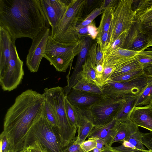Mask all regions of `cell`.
Returning a JSON list of instances; mask_svg holds the SVG:
<instances>
[{
  "label": "cell",
  "mask_w": 152,
  "mask_h": 152,
  "mask_svg": "<svg viewBox=\"0 0 152 152\" xmlns=\"http://www.w3.org/2000/svg\"><path fill=\"white\" fill-rule=\"evenodd\" d=\"M45 97L43 94L27 89L16 98L5 115L3 132L9 145L10 152H18L25 148L28 131L42 115Z\"/></svg>",
  "instance_id": "obj_1"
},
{
  "label": "cell",
  "mask_w": 152,
  "mask_h": 152,
  "mask_svg": "<svg viewBox=\"0 0 152 152\" xmlns=\"http://www.w3.org/2000/svg\"><path fill=\"white\" fill-rule=\"evenodd\" d=\"M50 26L40 0H0V27L12 38L32 39Z\"/></svg>",
  "instance_id": "obj_2"
},
{
  "label": "cell",
  "mask_w": 152,
  "mask_h": 152,
  "mask_svg": "<svg viewBox=\"0 0 152 152\" xmlns=\"http://www.w3.org/2000/svg\"><path fill=\"white\" fill-rule=\"evenodd\" d=\"M86 0H71L67 9L57 25L51 28L50 36L64 43H79L77 23L82 17Z\"/></svg>",
  "instance_id": "obj_3"
},
{
  "label": "cell",
  "mask_w": 152,
  "mask_h": 152,
  "mask_svg": "<svg viewBox=\"0 0 152 152\" xmlns=\"http://www.w3.org/2000/svg\"><path fill=\"white\" fill-rule=\"evenodd\" d=\"M43 94L48 98L53 107L58 124L57 133L63 148L76 139L77 129L72 126L67 117L63 88L59 86L46 88Z\"/></svg>",
  "instance_id": "obj_4"
},
{
  "label": "cell",
  "mask_w": 152,
  "mask_h": 152,
  "mask_svg": "<svg viewBox=\"0 0 152 152\" xmlns=\"http://www.w3.org/2000/svg\"><path fill=\"white\" fill-rule=\"evenodd\" d=\"M38 140L48 152H63L57 133L43 113L32 125L26 135L25 148Z\"/></svg>",
  "instance_id": "obj_5"
},
{
  "label": "cell",
  "mask_w": 152,
  "mask_h": 152,
  "mask_svg": "<svg viewBox=\"0 0 152 152\" xmlns=\"http://www.w3.org/2000/svg\"><path fill=\"white\" fill-rule=\"evenodd\" d=\"M79 49V43H60L50 36L43 58L47 59L57 71L65 72L74 57L78 55Z\"/></svg>",
  "instance_id": "obj_6"
},
{
  "label": "cell",
  "mask_w": 152,
  "mask_h": 152,
  "mask_svg": "<svg viewBox=\"0 0 152 152\" xmlns=\"http://www.w3.org/2000/svg\"><path fill=\"white\" fill-rule=\"evenodd\" d=\"M125 100V99L109 98L103 96L100 100L89 107L80 109L94 126L102 125L114 119Z\"/></svg>",
  "instance_id": "obj_7"
},
{
  "label": "cell",
  "mask_w": 152,
  "mask_h": 152,
  "mask_svg": "<svg viewBox=\"0 0 152 152\" xmlns=\"http://www.w3.org/2000/svg\"><path fill=\"white\" fill-rule=\"evenodd\" d=\"M132 0H119L114 9L108 39L105 48L110 45L123 32L128 30L135 21Z\"/></svg>",
  "instance_id": "obj_8"
},
{
  "label": "cell",
  "mask_w": 152,
  "mask_h": 152,
  "mask_svg": "<svg viewBox=\"0 0 152 152\" xmlns=\"http://www.w3.org/2000/svg\"><path fill=\"white\" fill-rule=\"evenodd\" d=\"M23 66V62L19 57L14 42L8 65L0 77V84L3 91H10L20 84L24 75Z\"/></svg>",
  "instance_id": "obj_9"
},
{
  "label": "cell",
  "mask_w": 152,
  "mask_h": 152,
  "mask_svg": "<svg viewBox=\"0 0 152 152\" xmlns=\"http://www.w3.org/2000/svg\"><path fill=\"white\" fill-rule=\"evenodd\" d=\"M50 32V28L45 27L32 39L26 60V66L31 72H36L38 70Z\"/></svg>",
  "instance_id": "obj_10"
},
{
  "label": "cell",
  "mask_w": 152,
  "mask_h": 152,
  "mask_svg": "<svg viewBox=\"0 0 152 152\" xmlns=\"http://www.w3.org/2000/svg\"><path fill=\"white\" fill-rule=\"evenodd\" d=\"M43 11L51 28L55 27L66 12L70 1L40 0Z\"/></svg>",
  "instance_id": "obj_11"
},
{
  "label": "cell",
  "mask_w": 152,
  "mask_h": 152,
  "mask_svg": "<svg viewBox=\"0 0 152 152\" xmlns=\"http://www.w3.org/2000/svg\"><path fill=\"white\" fill-rule=\"evenodd\" d=\"M149 40L148 37L142 31L140 23L135 21L128 30L122 48L140 52L147 48Z\"/></svg>",
  "instance_id": "obj_12"
},
{
  "label": "cell",
  "mask_w": 152,
  "mask_h": 152,
  "mask_svg": "<svg viewBox=\"0 0 152 152\" xmlns=\"http://www.w3.org/2000/svg\"><path fill=\"white\" fill-rule=\"evenodd\" d=\"M92 38L89 37L81 39L79 42L80 49L74 70L71 76L67 79V85L64 88L65 91H69L76 83L77 75L82 70V66L88 55Z\"/></svg>",
  "instance_id": "obj_13"
},
{
  "label": "cell",
  "mask_w": 152,
  "mask_h": 152,
  "mask_svg": "<svg viewBox=\"0 0 152 152\" xmlns=\"http://www.w3.org/2000/svg\"><path fill=\"white\" fill-rule=\"evenodd\" d=\"M65 95L72 105L81 109L89 107L100 100L103 96L72 88Z\"/></svg>",
  "instance_id": "obj_14"
},
{
  "label": "cell",
  "mask_w": 152,
  "mask_h": 152,
  "mask_svg": "<svg viewBox=\"0 0 152 152\" xmlns=\"http://www.w3.org/2000/svg\"><path fill=\"white\" fill-rule=\"evenodd\" d=\"M118 127V122L114 118L106 124L94 126L87 137L101 139L106 142L109 147H111L112 142L117 132Z\"/></svg>",
  "instance_id": "obj_15"
},
{
  "label": "cell",
  "mask_w": 152,
  "mask_h": 152,
  "mask_svg": "<svg viewBox=\"0 0 152 152\" xmlns=\"http://www.w3.org/2000/svg\"><path fill=\"white\" fill-rule=\"evenodd\" d=\"M129 117L130 120L138 127L152 132V107L150 104L134 107Z\"/></svg>",
  "instance_id": "obj_16"
},
{
  "label": "cell",
  "mask_w": 152,
  "mask_h": 152,
  "mask_svg": "<svg viewBox=\"0 0 152 152\" xmlns=\"http://www.w3.org/2000/svg\"><path fill=\"white\" fill-rule=\"evenodd\" d=\"M15 41L8 32L0 27V77H1L11 57Z\"/></svg>",
  "instance_id": "obj_17"
},
{
  "label": "cell",
  "mask_w": 152,
  "mask_h": 152,
  "mask_svg": "<svg viewBox=\"0 0 152 152\" xmlns=\"http://www.w3.org/2000/svg\"><path fill=\"white\" fill-rule=\"evenodd\" d=\"M142 134L138 130L124 140L121 145L113 149L118 152H145L147 150L142 141Z\"/></svg>",
  "instance_id": "obj_18"
},
{
  "label": "cell",
  "mask_w": 152,
  "mask_h": 152,
  "mask_svg": "<svg viewBox=\"0 0 152 152\" xmlns=\"http://www.w3.org/2000/svg\"><path fill=\"white\" fill-rule=\"evenodd\" d=\"M139 52L122 48H118L103 54V64L104 67L111 66L114 67L124 58L137 55Z\"/></svg>",
  "instance_id": "obj_19"
},
{
  "label": "cell",
  "mask_w": 152,
  "mask_h": 152,
  "mask_svg": "<svg viewBox=\"0 0 152 152\" xmlns=\"http://www.w3.org/2000/svg\"><path fill=\"white\" fill-rule=\"evenodd\" d=\"M135 20L141 23L152 20V0H132Z\"/></svg>",
  "instance_id": "obj_20"
},
{
  "label": "cell",
  "mask_w": 152,
  "mask_h": 152,
  "mask_svg": "<svg viewBox=\"0 0 152 152\" xmlns=\"http://www.w3.org/2000/svg\"><path fill=\"white\" fill-rule=\"evenodd\" d=\"M77 108L78 110V135L75 141L76 143L80 144L85 141L86 139L88 137L94 126V125L80 109Z\"/></svg>",
  "instance_id": "obj_21"
},
{
  "label": "cell",
  "mask_w": 152,
  "mask_h": 152,
  "mask_svg": "<svg viewBox=\"0 0 152 152\" xmlns=\"http://www.w3.org/2000/svg\"><path fill=\"white\" fill-rule=\"evenodd\" d=\"M118 122V131L112 142V145L116 142H122L131 134L139 130V127L129 119L124 122Z\"/></svg>",
  "instance_id": "obj_22"
},
{
  "label": "cell",
  "mask_w": 152,
  "mask_h": 152,
  "mask_svg": "<svg viewBox=\"0 0 152 152\" xmlns=\"http://www.w3.org/2000/svg\"><path fill=\"white\" fill-rule=\"evenodd\" d=\"M96 67V66L93 65L91 62L88 57L82 65L81 71L76 77V82L77 79L81 78L88 82L99 86L97 81Z\"/></svg>",
  "instance_id": "obj_23"
},
{
  "label": "cell",
  "mask_w": 152,
  "mask_h": 152,
  "mask_svg": "<svg viewBox=\"0 0 152 152\" xmlns=\"http://www.w3.org/2000/svg\"><path fill=\"white\" fill-rule=\"evenodd\" d=\"M138 96L132 97L126 99L125 102L115 117L114 118L117 121L124 122L129 119V114L135 107Z\"/></svg>",
  "instance_id": "obj_24"
},
{
  "label": "cell",
  "mask_w": 152,
  "mask_h": 152,
  "mask_svg": "<svg viewBox=\"0 0 152 152\" xmlns=\"http://www.w3.org/2000/svg\"><path fill=\"white\" fill-rule=\"evenodd\" d=\"M141 69L143 67L139 62L137 55L115 67L111 77Z\"/></svg>",
  "instance_id": "obj_25"
},
{
  "label": "cell",
  "mask_w": 152,
  "mask_h": 152,
  "mask_svg": "<svg viewBox=\"0 0 152 152\" xmlns=\"http://www.w3.org/2000/svg\"><path fill=\"white\" fill-rule=\"evenodd\" d=\"M72 88L88 93L103 95L102 90L101 87L88 82L81 78L77 79L76 83Z\"/></svg>",
  "instance_id": "obj_26"
},
{
  "label": "cell",
  "mask_w": 152,
  "mask_h": 152,
  "mask_svg": "<svg viewBox=\"0 0 152 152\" xmlns=\"http://www.w3.org/2000/svg\"><path fill=\"white\" fill-rule=\"evenodd\" d=\"M115 9L113 8H108L104 10L98 28V34L97 37L101 35L104 32H109Z\"/></svg>",
  "instance_id": "obj_27"
},
{
  "label": "cell",
  "mask_w": 152,
  "mask_h": 152,
  "mask_svg": "<svg viewBox=\"0 0 152 152\" xmlns=\"http://www.w3.org/2000/svg\"><path fill=\"white\" fill-rule=\"evenodd\" d=\"M152 101V79L149 80L146 87L138 97L135 107H142L150 105Z\"/></svg>",
  "instance_id": "obj_28"
},
{
  "label": "cell",
  "mask_w": 152,
  "mask_h": 152,
  "mask_svg": "<svg viewBox=\"0 0 152 152\" xmlns=\"http://www.w3.org/2000/svg\"><path fill=\"white\" fill-rule=\"evenodd\" d=\"M44 96L45 100L43 114L57 132L58 126L55 112L49 100L46 97Z\"/></svg>",
  "instance_id": "obj_29"
},
{
  "label": "cell",
  "mask_w": 152,
  "mask_h": 152,
  "mask_svg": "<svg viewBox=\"0 0 152 152\" xmlns=\"http://www.w3.org/2000/svg\"><path fill=\"white\" fill-rule=\"evenodd\" d=\"M145 74L143 69H138L111 77L110 80L118 82L131 81Z\"/></svg>",
  "instance_id": "obj_30"
},
{
  "label": "cell",
  "mask_w": 152,
  "mask_h": 152,
  "mask_svg": "<svg viewBox=\"0 0 152 152\" xmlns=\"http://www.w3.org/2000/svg\"><path fill=\"white\" fill-rule=\"evenodd\" d=\"M64 102L66 114L68 120L72 126L77 129V108L69 101L65 96Z\"/></svg>",
  "instance_id": "obj_31"
},
{
  "label": "cell",
  "mask_w": 152,
  "mask_h": 152,
  "mask_svg": "<svg viewBox=\"0 0 152 152\" xmlns=\"http://www.w3.org/2000/svg\"><path fill=\"white\" fill-rule=\"evenodd\" d=\"M147 51L139 52L137 55L138 61L143 67L152 66V49L148 48Z\"/></svg>",
  "instance_id": "obj_32"
},
{
  "label": "cell",
  "mask_w": 152,
  "mask_h": 152,
  "mask_svg": "<svg viewBox=\"0 0 152 152\" xmlns=\"http://www.w3.org/2000/svg\"><path fill=\"white\" fill-rule=\"evenodd\" d=\"M128 31H124L109 46L106 47L103 53V54L111 52L118 48H123Z\"/></svg>",
  "instance_id": "obj_33"
},
{
  "label": "cell",
  "mask_w": 152,
  "mask_h": 152,
  "mask_svg": "<svg viewBox=\"0 0 152 152\" xmlns=\"http://www.w3.org/2000/svg\"><path fill=\"white\" fill-rule=\"evenodd\" d=\"M115 69L113 66H108L104 67V69L99 81V86L102 87L110 80Z\"/></svg>",
  "instance_id": "obj_34"
},
{
  "label": "cell",
  "mask_w": 152,
  "mask_h": 152,
  "mask_svg": "<svg viewBox=\"0 0 152 152\" xmlns=\"http://www.w3.org/2000/svg\"><path fill=\"white\" fill-rule=\"evenodd\" d=\"M104 10L102 6L99 7H97L93 10L83 20L86 24L88 25L92 23L93 20L103 12Z\"/></svg>",
  "instance_id": "obj_35"
},
{
  "label": "cell",
  "mask_w": 152,
  "mask_h": 152,
  "mask_svg": "<svg viewBox=\"0 0 152 152\" xmlns=\"http://www.w3.org/2000/svg\"><path fill=\"white\" fill-rule=\"evenodd\" d=\"M84 152H90L96 148V142L95 139L89 138L80 144Z\"/></svg>",
  "instance_id": "obj_36"
},
{
  "label": "cell",
  "mask_w": 152,
  "mask_h": 152,
  "mask_svg": "<svg viewBox=\"0 0 152 152\" xmlns=\"http://www.w3.org/2000/svg\"><path fill=\"white\" fill-rule=\"evenodd\" d=\"M109 32H105L101 35L97 37L96 42L101 50L103 53L107 45L109 37Z\"/></svg>",
  "instance_id": "obj_37"
},
{
  "label": "cell",
  "mask_w": 152,
  "mask_h": 152,
  "mask_svg": "<svg viewBox=\"0 0 152 152\" xmlns=\"http://www.w3.org/2000/svg\"><path fill=\"white\" fill-rule=\"evenodd\" d=\"M140 28L143 33L148 37L149 41L152 40V20L140 23Z\"/></svg>",
  "instance_id": "obj_38"
},
{
  "label": "cell",
  "mask_w": 152,
  "mask_h": 152,
  "mask_svg": "<svg viewBox=\"0 0 152 152\" xmlns=\"http://www.w3.org/2000/svg\"><path fill=\"white\" fill-rule=\"evenodd\" d=\"M63 152H84L80 144L75 142V140L71 142L63 149Z\"/></svg>",
  "instance_id": "obj_39"
},
{
  "label": "cell",
  "mask_w": 152,
  "mask_h": 152,
  "mask_svg": "<svg viewBox=\"0 0 152 152\" xmlns=\"http://www.w3.org/2000/svg\"><path fill=\"white\" fill-rule=\"evenodd\" d=\"M27 147L29 152H48L47 148L38 140L35 141Z\"/></svg>",
  "instance_id": "obj_40"
},
{
  "label": "cell",
  "mask_w": 152,
  "mask_h": 152,
  "mask_svg": "<svg viewBox=\"0 0 152 152\" xmlns=\"http://www.w3.org/2000/svg\"><path fill=\"white\" fill-rule=\"evenodd\" d=\"M142 143L149 151L152 152V132L147 133H142Z\"/></svg>",
  "instance_id": "obj_41"
},
{
  "label": "cell",
  "mask_w": 152,
  "mask_h": 152,
  "mask_svg": "<svg viewBox=\"0 0 152 152\" xmlns=\"http://www.w3.org/2000/svg\"><path fill=\"white\" fill-rule=\"evenodd\" d=\"M97 45L98 43L96 41L92 44L90 48L88 56L91 62L95 66H96V57Z\"/></svg>",
  "instance_id": "obj_42"
},
{
  "label": "cell",
  "mask_w": 152,
  "mask_h": 152,
  "mask_svg": "<svg viewBox=\"0 0 152 152\" xmlns=\"http://www.w3.org/2000/svg\"><path fill=\"white\" fill-rule=\"evenodd\" d=\"M1 152H10L9 145L6 135L2 132L0 135Z\"/></svg>",
  "instance_id": "obj_43"
},
{
  "label": "cell",
  "mask_w": 152,
  "mask_h": 152,
  "mask_svg": "<svg viewBox=\"0 0 152 152\" xmlns=\"http://www.w3.org/2000/svg\"><path fill=\"white\" fill-rule=\"evenodd\" d=\"M118 1V0H104L102 2L101 6L104 10L108 8H115Z\"/></svg>",
  "instance_id": "obj_44"
},
{
  "label": "cell",
  "mask_w": 152,
  "mask_h": 152,
  "mask_svg": "<svg viewBox=\"0 0 152 152\" xmlns=\"http://www.w3.org/2000/svg\"><path fill=\"white\" fill-rule=\"evenodd\" d=\"M88 26L77 29L78 36L80 40L85 37H91L88 31Z\"/></svg>",
  "instance_id": "obj_45"
},
{
  "label": "cell",
  "mask_w": 152,
  "mask_h": 152,
  "mask_svg": "<svg viewBox=\"0 0 152 152\" xmlns=\"http://www.w3.org/2000/svg\"><path fill=\"white\" fill-rule=\"evenodd\" d=\"M89 33L92 39L96 38L98 34V28L92 23L88 26Z\"/></svg>",
  "instance_id": "obj_46"
},
{
  "label": "cell",
  "mask_w": 152,
  "mask_h": 152,
  "mask_svg": "<svg viewBox=\"0 0 152 152\" xmlns=\"http://www.w3.org/2000/svg\"><path fill=\"white\" fill-rule=\"evenodd\" d=\"M103 53L101 51L100 48L98 44L96 57V66L99 64H103Z\"/></svg>",
  "instance_id": "obj_47"
},
{
  "label": "cell",
  "mask_w": 152,
  "mask_h": 152,
  "mask_svg": "<svg viewBox=\"0 0 152 152\" xmlns=\"http://www.w3.org/2000/svg\"><path fill=\"white\" fill-rule=\"evenodd\" d=\"M94 139H95L96 142V148L98 149L103 151L105 148L109 147L104 140L100 138Z\"/></svg>",
  "instance_id": "obj_48"
},
{
  "label": "cell",
  "mask_w": 152,
  "mask_h": 152,
  "mask_svg": "<svg viewBox=\"0 0 152 152\" xmlns=\"http://www.w3.org/2000/svg\"><path fill=\"white\" fill-rule=\"evenodd\" d=\"M143 69L145 74L152 75V66L144 67Z\"/></svg>",
  "instance_id": "obj_49"
},
{
  "label": "cell",
  "mask_w": 152,
  "mask_h": 152,
  "mask_svg": "<svg viewBox=\"0 0 152 152\" xmlns=\"http://www.w3.org/2000/svg\"><path fill=\"white\" fill-rule=\"evenodd\" d=\"M101 152H118L114 150L113 147H108L105 148Z\"/></svg>",
  "instance_id": "obj_50"
},
{
  "label": "cell",
  "mask_w": 152,
  "mask_h": 152,
  "mask_svg": "<svg viewBox=\"0 0 152 152\" xmlns=\"http://www.w3.org/2000/svg\"><path fill=\"white\" fill-rule=\"evenodd\" d=\"M103 150L98 149L96 148L93 150L92 152H101Z\"/></svg>",
  "instance_id": "obj_51"
},
{
  "label": "cell",
  "mask_w": 152,
  "mask_h": 152,
  "mask_svg": "<svg viewBox=\"0 0 152 152\" xmlns=\"http://www.w3.org/2000/svg\"><path fill=\"white\" fill-rule=\"evenodd\" d=\"M151 46H152V40L149 41L147 46V48Z\"/></svg>",
  "instance_id": "obj_52"
},
{
  "label": "cell",
  "mask_w": 152,
  "mask_h": 152,
  "mask_svg": "<svg viewBox=\"0 0 152 152\" xmlns=\"http://www.w3.org/2000/svg\"><path fill=\"white\" fill-rule=\"evenodd\" d=\"M21 152H29L28 149L27 147L24 148L23 150L21 151Z\"/></svg>",
  "instance_id": "obj_53"
},
{
  "label": "cell",
  "mask_w": 152,
  "mask_h": 152,
  "mask_svg": "<svg viewBox=\"0 0 152 152\" xmlns=\"http://www.w3.org/2000/svg\"><path fill=\"white\" fill-rule=\"evenodd\" d=\"M150 105H151V107H152V101L151 102V104Z\"/></svg>",
  "instance_id": "obj_54"
},
{
  "label": "cell",
  "mask_w": 152,
  "mask_h": 152,
  "mask_svg": "<svg viewBox=\"0 0 152 152\" xmlns=\"http://www.w3.org/2000/svg\"><path fill=\"white\" fill-rule=\"evenodd\" d=\"M21 151H19V152H21Z\"/></svg>",
  "instance_id": "obj_55"
},
{
  "label": "cell",
  "mask_w": 152,
  "mask_h": 152,
  "mask_svg": "<svg viewBox=\"0 0 152 152\" xmlns=\"http://www.w3.org/2000/svg\"><path fill=\"white\" fill-rule=\"evenodd\" d=\"M151 49H152V48H150Z\"/></svg>",
  "instance_id": "obj_56"
}]
</instances>
